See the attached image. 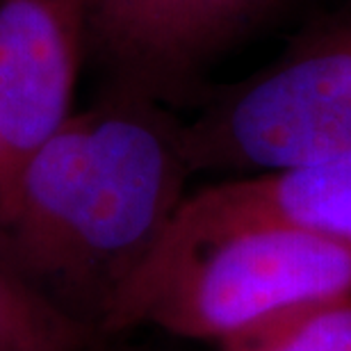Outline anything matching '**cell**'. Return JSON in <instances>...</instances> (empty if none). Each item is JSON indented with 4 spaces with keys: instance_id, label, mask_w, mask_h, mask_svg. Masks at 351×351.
<instances>
[{
    "instance_id": "cell-6",
    "label": "cell",
    "mask_w": 351,
    "mask_h": 351,
    "mask_svg": "<svg viewBox=\"0 0 351 351\" xmlns=\"http://www.w3.org/2000/svg\"><path fill=\"white\" fill-rule=\"evenodd\" d=\"M185 208L235 223H278L351 247V153L274 173L228 178L185 196Z\"/></svg>"
},
{
    "instance_id": "cell-5",
    "label": "cell",
    "mask_w": 351,
    "mask_h": 351,
    "mask_svg": "<svg viewBox=\"0 0 351 351\" xmlns=\"http://www.w3.org/2000/svg\"><path fill=\"white\" fill-rule=\"evenodd\" d=\"M85 53L78 0H0V149L10 176L73 114Z\"/></svg>"
},
{
    "instance_id": "cell-1",
    "label": "cell",
    "mask_w": 351,
    "mask_h": 351,
    "mask_svg": "<svg viewBox=\"0 0 351 351\" xmlns=\"http://www.w3.org/2000/svg\"><path fill=\"white\" fill-rule=\"evenodd\" d=\"M182 121L114 91L21 160L0 196V251L48 304L94 335L153 254L192 178Z\"/></svg>"
},
{
    "instance_id": "cell-4",
    "label": "cell",
    "mask_w": 351,
    "mask_h": 351,
    "mask_svg": "<svg viewBox=\"0 0 351 351\" xmlns=\"http://www.w3.org/2000/svg\"><path fill=\"white\" fill-rule=\"evenodd\" d=\"M274 0H78L87 51L114 78L165 103Z\"/></svg>"
},
{
    "instance_id": "cell-2",
    "label": "cell",
    "mask_w": 351,
    "mask_h": 351,
    "mask_svg": "<svg viewBox=\"0 0 351 351\" xmlns=\"http://www.w3.org/2000/svg\"><path fill=\"white\" fill-rule=\"evenodd\" d=\"M351 297V247L278 223H235L178 208L125 287L103 342L137 328L228 345L280 317Z\"/></svg>"
},
{
    "instance_id": "cell-9",
    "label": "cell",
    "mask_w": 351,
    "mask_h": 351,
    "mask_svg": "<svg viewBox=\"0 0 351 351\" xmlns=\"http://www.w3.org/2000/svg\"><path fill=\"white\" fill-rule=\"evenodd\" d=\"M91 351H146V349H137V347L123 345L121 340H110V342H103V345H98L96 349H91Z\"/></svg>"
},
{
    "instance_id": "cell-7",
    "label": "cell",
    "mask_w": 351,
    "mask_h": 351,
    "mask_svg": "<svg viewBox=\"0 0 351 351\" xmlns=\"http://www.w3.org/2000/svg\"><path fill=\"white\" fill-rule=\"evenodd\" d=\"M98 342L51 306L0 251V351H91Z\"/></svg>"
},
{
    "instance_id": "cell-10",
    "label": "cell",
    "mask_w": 351,
    "mask_h": 351,
    "mask_svg": "<svg viewBox=\"0 0 351 351\" xmlns=\"http://www.w3.org/2000/svg\"><path fill=\"white\" fill-rule=\"evenodd\" d=\"M7 180H10V167H7V158H5L3 149H0V194L5 192Z\"/></svg>"
},
{
    "instance_id": "cell-8",
    "label": "cell",
    "mask_w": 351,
    "mask_h": 351,
    "mask_svg": "<svg viewBox=\"0 0 351 351\" xmlns=\"http://www.w3.org/2000/svg\"><path fill=\"white\" fill-rule=\"evenodd\" d=\"M219 351H351V297L308 306Z\"/></svg>"
},
{
    "instance_id": "cell-3",
    "label": "cell",
    "mask_w": 351,
    "mask_h": 351,
    "mask_svg": "<svg viewBox=\"0 0 351 351\" xmlns=\"http://www.w3.org/2000/svg\"><path fill=\"white\" fill-rule=\"evenodd\" d=\"M192 173L233 178L351 153V25L182 121Z\"/></svg>"
}]
</instances>
